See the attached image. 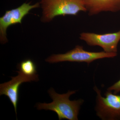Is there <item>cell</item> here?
<instances>
[{"label":"cell","mask_w":120,"mask_h":120,"mask_svg":"<svg viewBox=\"0 0 120 120\" xmlns=\"http://www.w3.org/2000/svg\"><path fill=\"white\" fill-rule=\"evenodd\" d=\"M17 72L18 75L17 76L11 77L12 79L10 81L0 85V95H4L8 97L14 106L16 115L20 86L24 82H37L39 80L38 75L28 76L24 75L20 71Z\"/></svg>","instance_id":"obj_7"},{"label":"cell","mask_w":120,"mask_h":120,"mask_svg":"<svg viewBox=\"0 0 120 120\" xmlns=\"http://www.w3.org/2000/svg\"><path fill=\"white\" fill-rule=\"evenodd\" d=\"M117 53L101 52H90L83 49L82 46L76 45L74 49L64 54H53L45 60L49 63L59 62H85L88 64L95 60L104 58H113Z\"/></svg>","instance_id":"obj_3"},{"label":"cell","mask_w":120,"mask_h":120,"mask_svg":"<svg viewBox=\"0 0 120 120\" xmlns=\"http://www.w3.org/2000/svg\"><path fill=\"white\" fill-rule=\"evenodd\" d=\"M79 38L90 46H98L106 52L117 53V46L120 41V30L117 32L103 34L82 32Z\"/></svg>","instance_id":"obj_6"},{"label":"cell","mask_w":120,"mask_h":120,"mask_svg":"<svg viewBox=\"0 0 120 120\" xmlns=\"http://www.w3.org/2000/svg\"><path fill=\"white\" fill-rule=\"evenodd\" d=\"M18 68L19 71L26 75L32 76L36 75L37 67L34 62L30 59L24 60L20 62Z\"/></svg>","instance_id":"obj_9"},{"label":"cell","mask_w":120,"mask_h":120,"mask_svg":"<svg viewBox=\"0 0 120 120\" xmlns=\"http://www.w3.org/2000/svg\"><path fill=\"white\" fill-rule=\"evenodd\" d=\"M41 6L40 3L31 5L24 3L16 8L6 11L4 15L0 18V41L5 44L8 41L7 30L9 27L17 23H22L23 19L34 8Z\"/></svg>","instance_id":"obj_5"},{"label":"cell","mask_w":120,"mask_h":120,"mask_svg":"<svg viewBox=\"0 0 120 120\" xmlns=\"http://www.w3.org/2000/svg\"><path fill=\"white\" fill-rule=\"evenodd\" d=\"M87 11L90 16L102 12L120 11V0H84Z\"/></svg>","instance_id":"obj_8"},{"label":"cell","mask_w":120,"mask_h":120,"mask_svg":"<svg viewBox=\"0 0 120 120\" xmlns=\"http://www.w3.org/2000/svg\"><path fill=\"white\" fill-rule=\"evenodd\" d=\"M41 22H49L60 15H76L87 11L84 0H41Z\"/></svg>","instance_id":"obj_2"},{"label":"cell","mask_w":120,"mask_h":120,"mask_svg":"<svg viewBox=\"0 0 120 120\" xmlns=\"http://www.w3.org/2000/svg\"><path fill=\"white\" fill-rule=\"evenodd\" d=\"M94 89L97 94L95 110L97 116L102 120H120V95L107 90L103 97L97 86Z\"/></svg>","instance_id":"obj_4"},{"label":"cell","mask_w":120,"mask_h":120,"mask_svg":"<svg viewBox=\"0 0 120 120\" xmlns=\"http://www.w3.org/2000/svg\"><path fill=\"white\" fill-rule=\"evenodd\" d=\"M107 90L113 91V94H117L120 92V79L107 89Z\"/></svg>","instance_id":"obj_10"},{"label":"cell","mask_w":120,"mask_h":120,"mask_svg":"<svg viewBox=\"0 0 120 120\" xmlns=\"http://www.w3.org/2000/svg\"><path fill=\"white\" fill-rule=\"evenodd\" d=\"M76 91L69 90L66 94H59L56 93L53 88H50L48 92L53 101L49 103H38L37 109L53 111L57 114L60 120H77L80 107L83 103L84 100L79 99L71 101L69 99L70 96Z\"/></svg>","instance_id":"obj_1"}]
</instances>
